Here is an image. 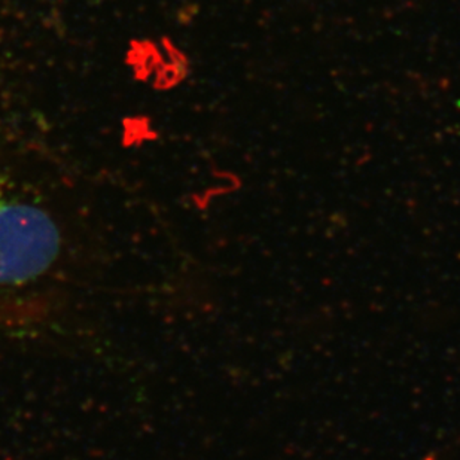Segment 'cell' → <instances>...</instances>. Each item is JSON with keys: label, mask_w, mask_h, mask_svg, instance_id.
<instances>
[{"label": "cell", "mask_w": 460, "mask_h": 460, "mask_svg": "<svg viewBox=\"0 0 460 460\" xmlns=\"http://www.w3.org/2000/svg\"><path fill=\"white\" fill-rule=\"evenodd\" d=\"M56 221L0 176V289L40 280L60 253Z\"/></svg>", "instance_id": "1"}]
</instances>
